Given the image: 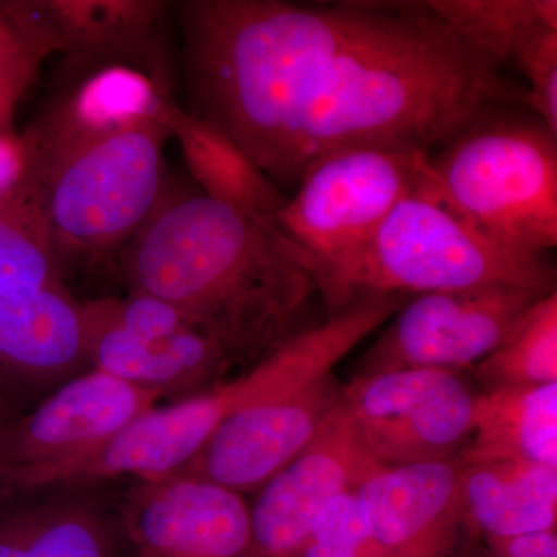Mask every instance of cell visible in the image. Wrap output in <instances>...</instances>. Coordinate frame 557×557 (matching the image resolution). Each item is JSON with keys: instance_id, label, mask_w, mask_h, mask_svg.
I'll list each match as a JSON object with an SVG mask.
<instances>
[{"instance_id": "cell-11", "label": "cell", "mask_w": 557, "mask_h": 557, "mask_svg": "<svg viewBox=\"0 0 557 557\" xmlns=\"http://www.w3.org/2000/svg\"><path fill=\"white\" fill-rule=\"evenodd\" d=\"M25 42L42 60L61 53L72 70L121 65L170 87L163 0H0Z\"/></svg>"}, {"instance_id": "cell-14", "label": "cell", "mask_w": 557, "mask_h": 557, "mask_svg": "<svg viewBox=\"0 0 557 557\" xmlns=\"http://www.w3.org/2000/svg\"><path fill=\"white\" fill-rule=\"evenodd\" d=\"M234 381L152 408L131 421L97 448L49 472L38 485L94 486L109 479L150 482L171 478L188 467L203 449L233 405Z\"/></svg>"}, {"instance_id": "cell-19", "label": "cell", "mask_w": 557, "mask_h": 557, "mask_svg": "<svg viewBox=\"0 0 557 557\" xmlns=\"http://www.w3.org/2000/svg\"><path fill=\"white\" fill-rule=\"evenodd\" d=\"M460 493L472 531L487 537L556 530L557 467L528 460L460 465Z\"/></svg>"}, {"instance_id": "cell-22", "label": "cell", "mask_w": 557, "mask_h": 557, "mask_svg": "<svg viewBox=\"0 0 557 557\" xmlns=\"http://www.w3.org/2000/svg\"><path fill=\"white\" fill-rule=\"evenodd\" d=\"M64 269L30 189L24 186L0 201V295L32 296L65 288Z\"/></svg>"}, {"instance_id": "cell-26", "label": "cell", "mask_w": 557, "mask_h": 557, "mask_svg": "<svg viewBox=\"0 0 557 557\" xmlns=\"http://www.w3.org/2000/svg\"><path fill=\"white\" fill-rule=\"evenodd\" d=\"M512 62L530 84L522 104L557 135V28L534 33Z\"/></svg>"}, {"instance_id": "cell-6", "label": "cell", "mask_w": 557, "mask_h": 557, "mask_svg": "<svg viewBox=\"0 0 557 557\" xmlns=\"http://www.w3.org/2000/svg\"><path fill=\"white\" fill-rule=\"evenodd\" d=\"M505 108L485 110L432 150L429 170L479 233L544 258L557 245V135Z\"/></svg>"}, {"instance_id": "cell-10", "label": "cell", "mask_w": 557, "mask_h": 557, "mask_svg": "<svg viewBox=\"0 0 557 557\" xmlns=\"http://www.w3.org/2000/svg\"><path fill=\"white\" fill-rule=\"evenodd\" d=\"M163 398L98 369L65 381L11 421L0 450V494L32 490Z\"/></svg>"}, {"instance_id": "cell-17", "label": "cell", "mask_w": 557, "mask_h": 557, "mask_svg": "<svg viewBox=\"0 0 557 557\" xmlns=\"http://www.w3.org/2000/svg\"><path fill=\"white\" fill-rule=\"evenodd\" d=\"M84 348L90 369L159 392L163 397H196L228 383L223 376L236 362L212 336L185 325L161 338L121 329L95 300L79 304Z\"/></svg>"}, {"instance_id": "cell-32", "label": "cell", "mask_w": 557, "mask_h": 557, "mask_svg": "<svg viewBox=\"0 0 557 557\" xmlns=\"http://www.w3.org/2000/svg\"><path fill=\"white\" fill-rule=\"evenodd\" d=\"M22 97H24V94H21V91L0 86V104L16 106L17 108Z\"/></svg>"}, {"instance_id": "cell-9", "label": "cell", "mask_w": 557, "mask_h": 557, "mask_svg": "<svg viewBox=\"0 0 557 557\" xmlns=\"http://www.w3.org/2000/svg\"><path fill=\"white\" fill-rule=\"evenodd\" d=\"M548 293L482 285L416 295L399 307L391 325L366 351L357 375L406 369L471 370L493 354Z\"/></svg>"}, {"instance_id": "cell-2", "label": "cell", "mask_w": 557, "mask_h": 557, "mask_svg": "<svg viewBox=\"0 0 557 557\" xmlns=\"http://www.w3.org/2000/svg\"><path fill=\"white\" fill-rule=\"evenodd\" d=\"M172 90L121 65L90 70L24 134L25 186L62 260L123 249L166 194Z\"/></svg>"}, {"instance_id": "cell-1", "label": "cell", "mask_w": 557, "mask_h": 557, "mask_svg": "<svg viewBox=\"0 0 557 557\" xmlns=\"http://www.w3.org/2000/svg\"><path fill=\"white\" fill-rule=\"evenodd\" d=\"M186 112L277 186L348 149L426 152L507 101L496 61L426 2L183 0Z\"/></svg>"}, {"instance_id": "cell-30", "label": "cell", "mask_w": 557, "mask_h": 557, "mask_svg": "<svg viewBox=\"0 0 557 557\" xmlns=\"http://www.w3.org/2000/svg\"><path fill=\"white\" fill-rule=\"evenodd\" d=\"M14 112H16V106L0 104V137L16 132L13 127Z\"/></svg>"}, {"instance_id": "cell-5", "label": "cell", "mask_w": 557, "mask_h": 557, "mask_svg": "<svg viewBox=\"0 0 557 557\" xmlns=\"http://www.w3.org/2000/svg\"><path fill=\"white\" fill-rule=\"evenodd\" d=\"M309 271L329 314L366 293L408 296L482 285L556 289L547 258L508 251L479 233L443 194L428 161L368 244Z\"/></svg>"}, {"instance_id": "cell-28", "label": "cell", "mask_w": 557, "mask_h": 557, "mask_svg": "<svg viewBox=\"0 0 557 557\" xmlns=\"http://www.w3.org/2000/svg\"><path fill=\"white\" fill-rule=\"evenodd\" d=\"M25 148L16 132L0 137V201L11 199L25 186Z\"/></svg>"}, {"instance_id": "cell-21", "label": "cell", "mask_w": 557, "mask_h": 557, "mask_svg": "<svg viewBox=\"0 0 557 557\" xmlns=\"http://www.w3.org/2000/svg\"><path fill=\"white\" fill-rule=\"evenodd\" d=\"M170 126L203 196L274 222L288 197L228 135L190 115L175 100L170 109Z\"/></svg>"}, {"instance_id": "cell-3", "label": "cell", "mask_w": 557, "mask_h": 557, "mask_svg": "<svg viewBox=\"0 0 557 557\" xmlns=\"http://www.w3.org/2000/svg\"><path fill=\"white\" fill-rule=\"evenodd\" d=\"M123 251L132 289L166 300L236 364L255 366L302 330L319 293L273 222L201 193L164 194Z\"/></svg>"}, {"instance_id": "cell-13", "label": "cell", "mask_w": 557, "mask_h": 557, "mask_svg": "<svg viewBox=\"0 0 557 557\" xmlns=\"http://www.w3.org/2000/svg\"><path fill=\"white\" fill-rule=\"evenodd\" d=\"M137 557H248L249 507L242 494L208 480L171 475L138 482L121 505Z\"/></svg>"}, {"instance_id": "cell-7", "label": "cell", "mask_w": 557, "mask_h": 557, "mask_svg": "<svg viewBox=\"0 0 557 557\" xmlns=\"http://www.w3.org/2000/svg\"><path fill=\"white\" fill-rule=\"evenodd\" d=\"M428 156L368 148L324 157L300 178L274 226L298 248L307 270L347 258L412 190Z\"/></svg>"}, {"instance_id": "cell-25", "label": "cell", "mask_w": 557, "mask_h": 557, "mask_svg": "<svg viewBox=\"0 0 557 557\" xmlns=\"http://www.w3.org/2000/svg\"><path fill=\"white\" fill-rule=\"evenodd\" d=\"M296 557H388L369 533L355 493L333 498Z\"/></svg>"}, {"instance_id": "cell-18", "label": "cell", "mask_w": 557, "mask_h": 557, "mask_svg": "<svg viewBox=\"0 0 557 557\" xmlns=\"http://www.w3.org/2000/svg\"><path fill=\"white\" fill-rule=\"evenodd\" d=\"M91 486L54 485L0 494V557H113L120 509Z\"/></svg>"}, {"instance_id": "cell-12", "label": "cell", "mask_w": 557, "mask_h": 557, "mask_svg": "<svg viewBox=\"0 0 557 557\" xmlns=\"http://www.w3.org/2000/svg\"><path fill=\"white\" fill-rule=\"evenodd\" d=\"M383 469L359 442L341 399L310 445L258 491L248 557L298 556L322 509Z\"/></svg>"}, {"instance_id": "cell-31", "label": "cell", "mask_w": 557, "mask_h": 557, "mask_svg": "<svg viewBox=\"0 0 557 557\" xmlns=\"http://www.w3.org/2000/svg\"><path fill=\"white\" fill-rule=\"evenodd\" d=\"M16 417H20V413L14 412L5 403L0 401V450H2L3 440H5L7 429Z\"/></svg>"}, {"instance_id": "cell-8", "label": "cell", "mask_w": 557, "mask_h": 557, "mask_svg": "<svg viewBox=\"0 0 557 557\" xmlns=\"http://www.w3.org/2000/svg\"><path fill=\"white\" fill-rule=\"evenodd\" d=\"M461 375L437 369L355 375L343 403L359 442L386 469L454 460L471 435L478 395Z\"/></svg>"}, {"instance_id": "cell-29", "label": "cell", "mask_w": 557, "mask_h": 557, "mask_svg": "<svg viewBox=\"0 0 557 557\" xmlns=\"http://www.w3.org/2000/svg\"><path fill=\"white\" fill-rule=\"evenodd\" d=\"M487 539L496 557H557L556 530Z\"/></svg>"}, {"instance_id": "cell-20", "label": "cell", "mask_w": 557, "mask_h": 557, "mask_svg": "<svg viewBox=\"0 0 557 557\" xmlns=\"http://www.w3.org/2000/svg\"><path fill=\"white\" fill-rule=\"evenodd\" d=\"M458 465L528 460L557 467V383L475 395L471 435Z\"/></svg>"}, {"instance_id": "cell-15", "label": "cell", "mask_w": 557, "mask_h": 557, "mask_svg": "<svg viewBox=\"0 0 557 557\" xmlns=\"http://www.w3.org/2000/svg\"><path fill=\"white\" fill-rule=\"evenodd\" d=\"M355 497L369 533L388 557H453L472 531L456 458L383 469Z\"/></svg>"}, {"instance_id": "cell-27", "label": "cell", "mask_w": 557, "mask_h": 557, "mask_svg": "<svg viewBox=\"0 0 557 557\" xmlns=\"http://www.w3.org/2000/svg\"><path fill=\"white\" fill-rule=\"evenodd\" d=\"M42 61L14 28L0 5V86L27 94Z\"/></svg>"}, {"instance_id": "cell-4", "label": "cell", "mask_w": 557, "mask_h": 557, "mask_svg": "<svg viewBox=\"0 0 557 557\" xmlns=\"http://www.w3.org/2000/svg\"><path fill=\"white\" fill-rule=\"evenodd\" d=\"M398 293H366L321 324L299 330L234 380L233 405L203 449L178 474L258 493L298 457L338 408L333 368L405 304Z\"/></svg>"}, {"instance_id": "cell-16", "label": "cell", "mask_w": 557, "mask_h": 557, "mask_svg": "<svg viewBox=\"0 0 557 557\" xmlns=\"http://www.w3.org/2000/svg\"><path fill=\"white\" fill-rule=\"evenodd\" d=\"M89 369L79 302L67 289L0 295V401L22 416Z\"/></svg>"}, {"instance_id": "cell-23", "label": "cell", "mask_w": 557, "mask_h": 557, "mask_svg": "<svg viewBox=\"0 0 557 557\" xmlns=\"http://www.w3.org/2000/svg\"><path fill=\"white\" fill-rule=\"evenodd\" d=\"M471 46L498 64L515 60L541 28H557L556 0H424Z\"/></svg>"}, {"instance_id": "cell-24", "label": "cell", "mask_w": 557, "mask_h": 557, "mask_svg": "<svg viewBox=\"0 0 557 557\" xmlns=\"http://www.w3.org/2000/svg\"><path fill=\"white\" fill-rule=\"evenodd\" d=\"M483 392L557 383V292L531 307L522 321L471 369Z\"/></svg>"}]
</instances>
